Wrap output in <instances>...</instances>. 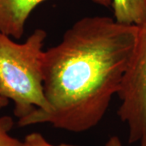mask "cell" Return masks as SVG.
Returning <instances> with one entry per match:
<instances>
[{"label": "cell", "instance_id": "cell-1", "mask_svg": "<svg viewBox=\"0 0 146 146\" xmlns=\"http://www.w3.org/2000/svg\"><path fill=\"white\" fill-rule=\"evenodd\" d=\"M136 36L137 26L109 16L76 21L58 45L45 50L43 89L50 110H34L18 125L49 123L77 133L96 127L119 92Z\"/></svg>", "mask_w": 146, "mask_h": 146}, {"label": "cell", "instance_id": "cell-2", "mask_svg": "<svg viewBox=\"0 0 146 146\" xmlns=\"http://www.w3.org/2000/svg\"><path fill=\"white\" fill-rule=\"evenodd\" d=\"M46 32L37 29L24 43L0 32V96L14 103L19 119L50 110L43 89V46Z\"/></svg>", "mask_w": 146, "mask_h": 146}, {"label": "cell", "instance_id": "cell-3", "mask_svg": "<svg viewBox=\"0 0 146 146\" xmlns=\"http://www.w3.org/2000/svg\"><path fill=\"white\" fill-rule=\"evenodd\" d=\"M118 95V115L128 127V142L146 146V23L137 26L135 47Z\"/></svg>", "mask_w": 146, "mask_h": 146}, {"label": "cell", "instance_id": "cell-4", "mask_svg": "<svg viewBox=\"0 0 146 146\" xmlns=\"http://www.w3.org/2000/svg\"><path fill=\"white\" fill-rule=\"evenodd\" d=\"M46 0H0V32L14 39L24 35L27 20L36 7ZM108 7L112 0H92Z\"/></svg>", "mask_w": 146, "mask_h": 146}, {"label": "cell", "instance_id": "cell-5", "mask_svg": "<svg viewBox=\"0 0 146 146\" xmlns=\"http://www.w3.org/2000/svg\"><path fill=\"white\" fill-rule=\"evenodd\" d=\"M114 19L127 25L146 23V0H112Z\"/></svg>", "mask_w": 146, "mask_h": 146}, {"label": "cell", "instance_id": "cell-6", "mask_svg": "<svg viewBox=\"0 0 146 146\" xmlns=\"http://www.w3.org/2000/svg\"><path fill=\"white\" fill-rule=\"evenodd\" d=\"M13 126L10 116H0V146H24L23 141L10 134Z\"/></svg>", "mask_w": 146, "mask_h": 146}, {"label": "cell", "instance_id": "cell-7", "mask_svg": "<svg viewBox=\"0 0 146 146\" xmlns=\"http://www.w3.org/2000/svg\"><path fill=\"white\" fill-rule=\"evenodd\" d=\"M24 146H81L72 144L62 143L59 145H54L47 141L42 134L39 132H32L28 134L24 141Z\"/></svg>", "mask_w": 146, "mask_h": 146}, {"label": "cell", "instance_id": "cell-8", "mask_svg": "<svg viewBox=\"0 0 146 146\" xmlns=\"http://www.w3.org/2000/svg\"><path fill=\"white\" fill-rule=\"evenodd\" d=\"M106 146H123L118 136H111L106 142Z\"/></svg>", "mask_w": 146, "mask_h": 146}, {"label": "cell", "instance_id": "cell-9", "mask_svg": "<svg viewBox=\"0 0 146 146\" xmlns=\"http://www.w3.org/2000/svg\"><path fill=\"white\" fill-rule=\"evenodd\" d=\"M9 102V100H7L5 98H3L2 96H0V109L6 107Z\"/></svg>", "mask_w": 146, "mask_h": 146}]
</instances>
